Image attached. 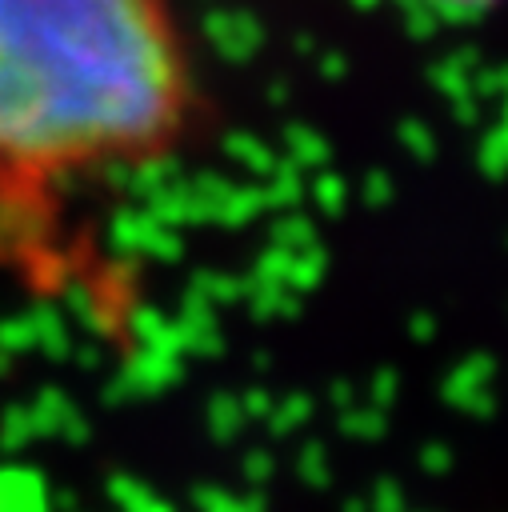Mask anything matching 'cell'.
<instances>
[{"label": "cell", "instance_id": "cell-1", "mask_svg": "<svg viewBox=\"0 0 508 512\" xmlns=\"http://www.w3.org/2000/svg\"><path fill=\"white\" fill-rule=\"evenodd\" d=\"M208 88L176 0H0V244L72 192L196 144Z\"/></svg>", "mask_w": 508, "mask_h": 512}, {"label": "cell", "instance_id": "cell-2", "mask_svg": "<svg viewBox=\"0 0 508 512\" xmlns=\"http://www.w3.org/2000/svg\"><path fill=\"white\" fill-rule=\"evenodd\" d=\"M420 4H428V8H436V12L464 16V12H488V8H496V4H504V0H420Z\"/></svg>", "mask_w": 508, "mask_h": 512}]
</instances>
